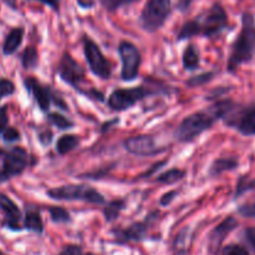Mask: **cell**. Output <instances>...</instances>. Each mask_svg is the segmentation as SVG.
Masks as SVG:
<instances>
[{"label": "cell", "mask_w": 255, "mask_h": 255, "mask_svg": "<svg viewBox=\"0 0 255 255\" xmlns=\"http://www.w3.org/2000/svg\"><path fill=\"white\" fill-rule=\"evenodd\" d=\"M236 106L232 100L218 101L213 106L202 111H197L182 120L174 131V138L182 143L193 142L202 133L211 129L218 120H224L227 115Z\"/></svg>", "instance_id": "obj_1"}, {"label": "cell", "mask_w": 255, "mask_h": 255, "mask_svg": "<svg viewBox=\"0 0 255 255\" xmlns=\"http://www.w3.org/2000/svg\"><path fill=\"white\" fill-rule=\"evenodd\" d=\"M229 27V19L221 2L216 1L209 9L184 22L177 34V40H188L192 37H216Z\"/></svg>", "instance_id": "obj_2"}, {"label": "cell", "mask_w": 255, "mask_h": 255, "mask_svg": "<svg viewBox=\"0 0 255 255\" xmlns=\"http://www.w3.org/2000/svg\"><path fill=\"white\" fill-rule=\"evenodd\" d=\"M255 56V16L253 12L244 11L242 14V29L232 45L228 57L227 70L232 74L239 66L248 64Z\"/></svg>", "instance_id": "obj_3"}, {"label": "cell", "mask_w": 255, "mask_h": 255, "mask_svg": "<svg viewBox=\"0 0 255 255\" xmlns=\"http://www.w3.org/2000/svg\"><path fill=\"white\" fill-rule=\"evenodd\" d=\"M172 12V0H146L139 14V26L147 32H156L166 24Z\"/></svg>", "instance_id": "obj_4"}, {"label": "cell", "mask_w": 255, "mask_h": 255, "mask_svg": "<svg viewBox=\"0 0 255 255\" xmlns=\"http://www.w3.org/2000/svg\"><path fill=\"white\" fill-rule=\"evenodd\" d=\"M55 201H84L91 204H104L105 197L95 188L85 184H66L55 187L46 192Z\"/></svg>", "instance_id": "obj_5"}, {"label": "cell", "mask_w": 255, "mask_h": 255, "mask_svg": "<svg viewBox=\"0 0 255 255\" xmlns=\"http://www.w3.org/2000/svg\"><path fill=\"white\" fill-rule=\"evenodd\" d=\"M161 92V90H152L148 86H136L131 89H116L112 91L109 96L107 105L114 111H126V110L133 107L137 102L146 99L147 96L157 95Z\"/></svg>", "instance_id": "obj_6"}, {"label": "cell", "mask_w": 255, "mask_h": 255, "mask_svg": "<svg viewBox=\"0 0 255 255\" xmlns=\"http://www.w3.org/2000/svg\"><path fill=\"white\" fill-rule=\"evenodd\" d=\"M2 167L0 169V184L12 177L20 176L29 164V153L22 147H12L7 151H0Z\"/></svg>", "instance_id": "obj_7"}, {"label": "cell", "mask_w": 255, "mask_h": 255, "mask_svg": "<svg viewBox=\"0 0 255 255\" xmlns=\"http://www.w3.org/2000/svg\"><path fill=\"white\" fill-rule=\"evenodd\" d=\"M82 44H84L85 57H86V61L92 74L102 80H109L112 75L111 65L102 54L99 45L87 35H84Z\"/></svg>", "instance_id": "obj_8"}, {"label": "cell", "mask_w": 255, "mask_h": 255, "mask_svg": "<svg viewBox=\"0 0 255 255\" xmlns=\"http://www.w3.org/2000/svg\"><path fill=\"white\" fill-rule=\"evenodd\" d=\"M223 121L228 126L234 127L243 136H255V104L249 106L236 104Z\"/></svg>", "instance_id": "obj_9"}, {"label": "cell", "mask_w": 255, "mask_h": 255, "mask_svg": "<svg viewBox=\"0 0 255 255\" xmlns=\"http://www.w3.org/2000/svg\"><path fill=\"white\" fill-rule=\"evenodd\" d=\"M117 51H119L122 62L121 79L124 81H133L138 76L142 62V56L138 47L132 42L122 40L119 44Z\"/></svg>", "instance_id": "obj_10"}, {"label": "cell", "mask_w": 255, "mask_h": 255, "mask_svg": "<svg viewBox=\"0 0 255 255\" xmlns=\"http://www.w3.org/2000/svg\"><path fill=\"white\" fill-rule=\"evenodd\" d=\"M57 75H59L62 81L66 82L71 87H74L76 91L82 92L80 84L84 81L85 71L81 67V65L69 52L62 54L59 65H57Z\"/></svg>", "instance_id": "obj_11"}, {"label": "cell", "mask_w": 255, "mask_h": 255, "mask_svg": "<svg viewBox=\"0 0 255 255\" xmlns=\"http://www.w3.org/2000/svg\"><path fill=\"white\" fill-rule=\"evenodd\" d=\"M124 147L128 153L139 157L157 156L166 151V147L157 146L154 138L149 134H139L126 138L124 141Z\"/></svg>", "instance_id": "obj_12"}, {"label": "cell", "mask_w": 255, "mask_h": 255, "mask_svg": "<svg viewBox=\"0 0 255 255\" xmlns=\"http://www.w3.org/2000/svg\"><path fill=\"white\" fill-rule=\"evenodd\" d=\"M0 211L5 216L4 223H2L5 228L12 232L21 231L22 228L20 226V222L22 218L21 211L10 197H7L5 193H1V192H0Z\"/></svg>", "instance_id": "obj_13"}, {"label": "cell", "mask_w": 255, "mask_h": 255, "mask_svg": "<svg viewBox=\"0 0 255 255\" xmlns=\"http://www.w3.org/2000/svg\"><path fill=\"white\" fill-rule=\"evenodd\" d=\"M24 85L27 92L34 97V100L36 101L40 110L42 112L49 111L50 105L52 102V97H54L50 87L46 86V85H42L35 77H27V79H25Z\"/></svg>", "instance_id": "obj_14"}, {"label": "cell", "mask_w": 255, "mask_h": 255, "mask_svg": "<svg viewBox=\"0 0 255 255\" xmlns=\"http://www.w3.org/2000/svg\"><path fill=\"white\" fill-rule=\"evenodd\" d=\"M239 226V222L234 217H227L222 223H219L209 234V251L217 254L223 244L224 239Z\"/></svg>", "instance_id": "obj_15"}, {"label": "cell", "mask_w": 255, "mask_h": 255, "mask_svg": "<svg viewBox=\"0 0 255 255\" xmlns=\"http://www.w3.org/2000/svg\"><path fill=\"white\" fill-rule=\"evenodd\" d=\"M147 223H148V218L144 222H136L124 231L117 232V238L121 242L142 241L146 237L147 231H148V224Z\"/></svg>", "instance_id": "obj_16"}, {"label": "cell", "mask_w": 255, "mask_h": 255, "mask_svg": "<svg viewBox=\"0 0 255 255\" xmlns=\"http://www.w3.org/2000/svg\"><path fill=\"white\" fill-rule=\"evenodd\" d=\"M24 34H25V30L24 27L21 26H16V27H12L7 35L5 36L4 42H2V54L5 56H10L12 55L14 52L17 51L20 46L22 44V39H24Z\"/></svg>", "instance_id": "obj_17"}, {"label": "cell", "mask_w": 255, "mask_h": 255, "mask_svg": "<svg viewBox=\"0 0 255 255\" xmlns=\"http://www.w3.org/2000/svg\"><path fill=\"white\" fill-rule=\"evenodd\" d=\"M239 166V161L236 157H223V158H217L212 163L209 168V177L221 176L222 173L227 171H233Z\"/></svg>", "instance_id": "obj_18"}, {"label": "cell", "mask_w": 255, "mask_h": 255, "mask_svg": "<svg viewBox=\"0 0 255 255\" xmlns=\"http://www.w3.org/2000/svg\"><path fill=\"white\" fill-rule=\"evenodd\" d=\"M22 227H24V229H26L29 232H34V233L37 234L42 233V231H44V222H42L41 216H40V213L36 209H26Z\"/></svg>", "instance_id": "obj_19"}, {"label": "cell", "mask_w": 255, "mask_h": 255, "mask_svg": "<svg viewBox=\"0 0 255 255\" xmlns=\"http://www.w3.org/2000/svg\"><path fill=\"white\" fill-rule=\"evenodd\" d=\"M182 62H183V66L186 70H196L199 67V64H201L199 52L193 44L187 45V47L184 49Z\"/></svg>", "instance_id": "obj_20"}, {"label": "cell", "mask_w": 255, "mask_h": 255, "mask_svg": "<svg viewBox=\"0 0 255 255\" xmlns=\"http://www.w3.org/2000/svg\"><path fill=\"white\" fill-rule=\"evenodd\" d=\"M80 143V138L76 134H62L56 142V152L61 156L74 151Z\"/></svg>", "instance_id": "obj_21"}, {"label": "cell", "mask_w": 255, "mask_h": 255, "mask_svg": "<svg viewBox=\"0 0 255 255\" xmlns=\"http://www.w3.org/2000/svg\"><path fill=\"white\" fill-rule=\"evenodd\" d=\"M39 64V52L35 46H27L21 55V65L25 70H32Z\"/></svg>", "instance_id": "obj_22"}, {"label": "cell", "mask_w": 255, "mask_h": 255, "mask_svg": "<svg viewBox=\"0 0 255 255\" xmlns=\"http://www.w3.org/2000/svg\"><path fill=\"white\" fill-rule=\"evenodd\" d=\"M184 176H186V171L179 168H172L169 171H166L162 174H159L157 177V182L163 184H173L182 181L184 178Z\"/></svg>", "instance_id": "obj_23"}, {"label": "cell", "mask_w": 255, "mask_h": 255, "mask_svg": "<svg viewBox=\"0 0 255 255\" xmlns=\"http://www.w3.org/2000/svg\"><path fill=\"white\" fill-rule=\"evenodd\" d=\"M124 208H125V201L116 199V201L110 202V203L106 206V208L104 209V216L105 218H106V222L116 221Z\"/></svg>", "instance_id": "obj_24"}, {"label": "cell", "mask_w": 255, "mask_h": 255, "mask_svg": "<svg viewBox=\"0 0 255 255\" xmlns=\"http://www.w3.org/2000/svg\"><path fill=\"white\" fill-rule=\"evenodd\" d=\"M192 241H193V234L191 233V229L186 228L177 236L176 241H174V249L178 251L179 253L182 252H187V249L191 246Z\"/></svg>", "instance_id": "obj_25"}, {"label": "cell", "mask_w": 255, "mask_h": 255, "mask_svg": "<svg viewBox=\"0 0 255 255\" xmlns=\"http://www.w3.org/2000/svg\"><path fill=\"white\" fill-rule=\"evenodd\" d=\"M50 217H51V221L54 223H70L71 222V217L70 213L64 208V207H57V206H51L47 208Z\"/></svg>", "instance_id": "obj_26"}, {"label": "cell", "mask_w": 255, "mask_h": 255, "mask_svg": "<svg viewBox=\"0 0 255 255\" xmlns=\"http://www.w3.org/2000/svg\"><path fill=\"white\" fill-rule=\"evenodd\" d=\"M47 121L59 129H70L74 127V122L70 121L69 119L62 116L59 112H51V114L47 115Z\"/></svg>", "instance_id": "obj_27"}, {"label": "cell", "mask_w": 255, "mask_h": 255, "mask_svg": "<svg viewBox=\"0 0 255 255\" xmlns=\"http://www.w3.org/2000/svg\"><path fill=\"white\" fill-rule=\"evenodd\" d=\"M253 189H255V179H251L248 176H242L237 183L234 198H238V197L243 196L247 192L253 191Z\"/></svg>", "instance_id": "obj_28"}, {"label": "cell", "mask_w": 255, "mask_h": 255, "mask_svg": "<svg viewBox=\"0 0 255 255\" xmlns=\"http://www.w3.org/2000/svg\"><path fill=\"white\" fill-rule=\"evenodd\" d=\"M99 1L107 11L115 12L119 9H121V7L133 4L137 0H99Z\"/></svg>", "instance_id": "obj_29"}, {"label": "cell", "mask_w": 255, "mask_h": 255, "mask_svg": "<svg viewBox=\"0 0 255 255\" xmlns=\"http://www.w3.org/2000/svg\"><path fill=\"white\" fill-rule=\"evenodd\" d=\"M214 76V72H204V74L197 75V76L191 77V79L187 81V86L189 87H198L202 85H206L207 82L211 81Z\"/></svg>", "instance_id": "obj_30"}, {"label": "cell", "mask_w": 255, "mask_h": 255, "mask_svg": "<svg viewBox=\"0 0 255 255\" xmlns=\"http://www.w3.org/2000/svg\"><path fill=\"white\" fill-rule=\"evenodd\" d=\"M15 92V85L9 79H0V100L2 97L11 96Z\"/></svg>", "instance_id": "obj_31"}, {"label": "cell", "mask_w": 255, "mask_h": 255, "mask_svg": "<svg viewBox=\"0 0 255 255\" xmlns=\"http://www.w3.org/2000/svg\"><path fill=\"white\" fill-rule=\"evenodd\" d=\"M2 141L6 143H12L20 139V132L15 127H6L5 131L2 132Z\"/></svg>", "instance_id": "obj_32"}, {"label": "cell", "mask_w": 255, "mask_h": 255, "mask_svg": "<svg viewBox=\"0 0 255 255\" xmlns=\"http://www.w3.org/2000/svg\"><path fill=\"white\" fill-rule=\"evenodd\" d=\"M222 255H249L248 251L238 244H229L226 248H223Z\"/></svg>", "instance_id": "obj_33"}, {"label": "cell", "mask_w": 255, "mask_h": 255, "mask_svg": "<svg viewBox=\"0 0 255 255\" xmlns=\"http://www.w3.org/2000/svg\"><path fill=\"white\" fill-rule=\"evenodd\" d=\"M238 213L246 218H255V202L246 203L238 208Z\"/></svg>", "instance_id": "obj_34"}, {"label": "cell", "mask_w": 255, "mask_h": 255, "mask_svg": "<svg viewBox=\"0 0 255 255\" xmlns=\"http://www.w3.org/2000/svg\"><path fill=\"white\" fill-rule=\"evenodd\" d=\"M7 122H9V116H7V106L0 107V136L5 128L7 127Z\"/></svg>", "instance_id": "obj_35"}, {"label": "cell", "mask_w": 255, "mask_h": 255, "mask_svg": "<svg viewBox=\"0 0 255 255\" xmlns=\"http://www.w3.org/2000/svg\"><path fill=\"white\" fill-rule=\"evenodd\" d=\"M27 1H37L46 5L50 9L54 10L56 14H60V6H61V0H27Z\"/></svg>", "instance_id": "obj_36"}, {"label": "cell", "mask_w": 255, "mask_h": 255, "mask_svg": "<svg viewBox=\"0 0 255 255\" xmlns=\"http://www.w3.org/2000/svg\"><path fill=\"white\" fill-rule=\"evenodd\" d=\"M244 239L255 252V227H248L244 231Z\"/></svg>", "instance_id": "obj_37"}, {"label": "cell", "mask_w": 255, "mask_h": 255, "mask_svg": "<svg viewBox=\"0 0 255 255\" xmlns=\"http://www.w3.org/2000/svg\"><path fill=\"white\" fill-rule=\"evenodd\" d=\"M59 255H84V253H82V249L79 246L70 244V246L65 247Z\"/></svg>", "instance_id": "obj_38"}, {"label": "cell", "mask_w": 255, "mask_h": 255, "mask_svg": "<svg viewBox=\"0 0 255 255\" xmlns=\"http://www.w3.org/2000/svg\"><path fill=\"white\" fill-rule=\"evenodd\" d=\"M176 196H177V192L176 191L167 192V193H164L163 196H162L161 201H159V204H161L162 207H167V206H168V204H171L172 202L174 201Z\"/></svg>", "instance_id": "obj_39"}, {"label": "cell", "mask_w": 255, "mask_h": 255, "mask_svg": "<svg viewBox=\"0 0 255 255\" xmlns=\"http://www.w3.org/2000/svg\"><path fill=\"white\" fill-rule=\"evenodd\" d=\"M39 141L41 142V144L47 146V144L51 143L52 141V132L50 129H44L39 133Z\"/></svg>", "instance_id": "obj_40"}, {"label": "cell", "mask_w": 255, "mask_h": 255, "mask_svg": "<svg viewBox=\"0 0 255 255\" xmlns=\"http://www.w3.org/2000/svg\"><path fill=\"white\" fill-rule=\"evenodd\" d=\"M192 1H193V0H177L176 7L181 12H187L189 7H191Z\"/></svg>", "instance_id": "obj_41"}, {"label": "cell", "mask_w": 255, "mask_h": 255, "mask_svg": "<svg viewBox=\"0 0 255 255\" xmlns=\"http://www.w3.org/2000/svg\"><path fill=\"white\" fill-rule=\"evenodd\" d=\"M109 171H110V168L109 169H101V171H97V172H95V173L82 174L81 177H85V178H87V179H101L100 177H104Z\"/></svg>", "instance_id": "obj_42"}, {"label": "cell", "mask_w": 255, "mask_h": 255, "mask_svg": "<svg viewBox=\"0 0 255 255\" xmlns=\"http://www.w3.org/2000/svg\"><path fill=\"white\" fill-rule=\"evenodd\" d=\"M77 5L82 9H92L96 6V0H76Z\"/></svg>", "instance_id": "obj_43"}, {"label": "cell", "mask_w": 255, "mask_h": 255, "mask_svg": "<svg viewBox=\"0 0 255 255\" xmlns=\"http://www.w3.org/2000/svg\"><path fill=\"white\" fill-rule=\"evenodd\" d=\"M6 6H9L10 9L16 10L17 9V0H1Z\"/></svg>", "instance_id": "obj_44"}, {"label": "cell", "mask_w": 255, "mask_h": 255, "mask_svg": "<svg viewBox=\"0 0 255 255\" xmlns=\"http://www.w3.org/2000/svg\"><path fill=\"white\" fill-rule=\"evenodd\" d=\"M0 255H4V253H2V252H1V251H0Z\"/></svg>", "instance_id": "obj_45"}, {"label": "cell", "mask_w": 255, "mask_h": 255, "mask_svg": "<svg viewBox=\"0 0 255 255\" xmlns=\"http://www.w3.org/2000/svg\"><path fill=\"white\" fill-rule=\"evenodd\" d=\"M86 255H95V254H92V253H90V254H86Z\"/></svg>", "instance_id": "obj_46"}]
</instances>
